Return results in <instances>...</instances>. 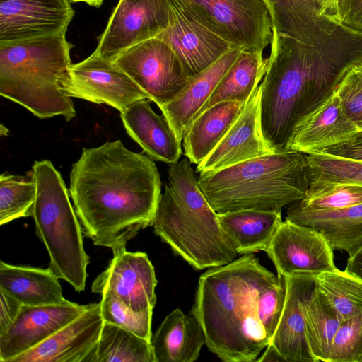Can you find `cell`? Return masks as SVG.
Here are the masks:
<instances>
[{"label": "cell", "instance_id": "1", "mask_svg": "<svg viewBox=\"0 0 362 362\" xmlns=\"http://www.w3.org/2000/svg\"><path fill=\"white\" fill-rule=\"evenodd\" d=\"M259 98L263 140L272 153L288 151L297 124L320 105L354 66L362 64V31L311 0L290 34L272 28Z\"/></svg>", "mask_w": 362, "mask_h": 362}, {"label": "cell", "instance_id": "2", "mask_svg": "<svg viewBox=\"0 0 362 362\" xmlns=\"http://www.w3.org/2000/svg\"><path fill=\"white\" fill-rule=\"evenodd\" d=\"M69 194L85 235L114 255L152 226L161 180L152 158L117 140L83 149L72 165Z\"/></svg>", "mask_w": 362, "mask_h": 362}, {"label": "cell", "instance_id": "3", "mask_svg": "<svg viewBox=\"0 0 362 362\" xmlns=\"http://www.w3.org/2000/svg\"><path fill=\"white\" fill-rule=\"evenodd\" d=\"M279 278L252 254L199 276L190 315L201 325L211 352L225 362L256 361L270 342L257 317V296Z\"/></svg>", "mask_w": 362, "mask_h": 362}, {"label": "cell", "instance_id": "4", "mask_svg": "<svg viewBox=\"0 0 362 362\" xmlns=\"http://www.w3.org/2000/svg\"><path fill=\"white\" fill-rule=\"evenodd\" d=\"M191 164L184 158L169 165L168 182L152 226L175 254L203 270L228 264L238 253L202 192Z\"/></svg>", "mask_w": 362, "mask_h": 362}, {"label": "cell", "instance_id": "5", "mask_svg": "<svg viewBox=\"0 0 362 362\" xmlns=\"http://www.w3.org/2000/svg\"><path fill=\"white\" fill-rule=\"evenodd\" d=\"M198 182L217 214L241 209L281 211L304 197L310 170L305 154L289 150L201 174Z\"/></svg>", "mask_w": 362, "mask_h": 362}, {"label": "cell", "instance_id": "6", "mask_svg": "<svg viewBox=\"0 0 362 362\" xmlns=\"http://www.w3.org/2000/svg\"><path fill=\"white\" fill-rule=\"evenodd\" d=\"M65 34L0 45L1 95L40 119H74V102L59 83L71 64L70 51L74 47Z\"/></svg>", "mask_w": 362, "mask_h": 362}, {"label": "cell", "instance_id": "7", "mask_svg": "<svg viewBox=\"0 0 362 362\" xmlns=\"http://www.w3.org/2000/svg\"><path fill=\"white\" fill-rule=\"evenodd\" d=\"M30 174L37 189L31 216L48 252L49 268L76 291H84L90 257L65 182L49 160L35 161Z\"/></svg>", "mask_w": 362, "mask_h": 362}, {"label": "cell", "instance_id": "8", "mask_svg": "<svg viewBox=\"0 0 362 362\" xmlns=\"http://www.w3.org/2000/svg\"><path fill=\"white\" fill-rule=\"evenodd\" d=\"M188 18L235 47L263 52L272 38L266 0H173Z\"/></svg>", "mask_w": 362, "mask_h": 362}, {"label": "cell", "instance_id": "9", "mask_svg": "<svg viewBox=\"0 0 362 362\" xmlns=\"http://www.w3.org/2000/svg\"><path fill=\"white\" fill-rule=\"evenodd\" d=\"M114 62L158 107L175 100L190 79L173 49L158 37L128 48Z\"/></svg>", "mask_w": 362, "mask_h": 362}, {"label": "cell", "instance_id": "10", "mask_svg": "<svg viewBox=\"0 0 362 362\" xmlns=\"http://www.w3.org/2000/svg\"><path fill=\"white\" fill-rule=\"evenodd\" d=\"M63 92L70 98L105 104L119 112L148 95L112 60L94 52L71 64L61 76Z\"/></svg>", "mask_w": 362, "mask_h": 362}, {"label": "cell", "instance_id": "11", "mask_svg": "<svg viewBox=\"0 0 362 362\" xmlns=\"http://www.w3.org/2000/svg\"><path fill=\"white\" fill-rule=\"evenodd\" d=\"M169 21L168 0H119L93 52L114 61L128 48L156 37Z\"/></svg>", "mask_w": 362, "mask_h": 362}, {"label": "cell", "instance_id": "12", "mask_svg": "<svg viewBox=\"0 0 362 362\" xmlns=\"http://www.w3.org/2000/svg\"><path fill=\"white\" fill-rule=\"evenodd\" d=\"M266 252L279 276L337 268L334 250L320 232L287 219L281 223Z\"/></svg>", "mask_w": 362, "mask_h": 362}, {"label": "cell", "instance_id": "13", "mask_svg": "<svg viewBox=\"0 0 362 362\" xmlns=\"http://www.w3.org/2000/svg\"><path fill=\"white\" fill-rule=\"evenodd\" d=\"M70 0H0V45L66 33Z\"/></svg>", "mask_w": 362, "mask_h": 362}, {"label": "cell", "instance_id": "14", "mask_svg": "<svg viewBox=\"0 0 362 362\" xmlns=\"http://www.w3.org/2000/svg\"><path fill=\"white\" fill-rule=\"evenodd\" d=\"M157 279L145 252L124 250L114 255L108 267L93 281L91 291L115 296L135 311H152Z\"/></svg>", "mask_w": 362, "mask_h": 362}, {"label": "cell", "instance_id": "15", "mask_svg": "<svg viewBox=\"0 0 362 362\" xmlns=\"http://www.w3.org/2000/svg\"><path fill=\"white\" fill-rule=\"evenodd\" d=\"M168 1L169 24L156 37L173 49L189 78L238 47L186 16L173 0Z\"/></svg>", "mask_w": 362, "mask_h": 362}, {"label": "cell", "instance_id": "16", "mask_svg": "<svg viewBox=\"0 0 362 362\" xmlns=\"http://www.w3.org/2000/svg\"><path fill=\"white\" fill-rule=\"evenodd\" d=\"M86 307L68 300L58 305H23L12 326L0 335V362H10L37 346L79 316Z\"/></svg>", "mask_w": 362, "mask_h": 362}, {"label": "cell", "instance_id": "17", "mask_svg": "<svg viewBox=\"0 0 362 362\" xmlns=\"http://www.w3.org/2000/svg\"><path fill=\"white\" fill-rule=\"evenodd\" d=\"M103 324L100 303L88 304L79 316L10 362H85L99 340Z\"/></svg>", "mask_w": 362, "mask_h": 362}, {"label": "cell", "instance_id": "18", "mask_svg": "<svg viewBox=\"0 0 362 362\" xmlns=\"http://www.w3.org/2000/svg\"><path fill=\"white\" fill-rule=\"evenodd\" d=\"M260 92L259 85L216 146L197 165V173L217 171L272 153L261 133Z\"/></svg>", "mask_w": 362, "mask_h": 362}, {"label": "cell", "instance_id": "19", "mask_svg": "<svg viewBox=\"0 0 362 362\" xmlns=\"http://www.w3.org/2000/svg\"><path fill=\"white\" fill-rule=\"evenodd\" d=\"M315 274L299 273L284 276L286 300L269 344L285 361L316 362L308 345L303 316V305L314 289Z\"/></svg>", "mask_w": 362, "mask_h": 362}, {"label": "cell", "instance_id": "20", "mask_svg": "<svg viewBox=\"0 0 362 362\" xmlns=\"http://www.w3.org/2000/svg\"><path fill=\"white\" fill-rule=\"evenodd\" d=\"M359 129L349 118L335 89L295 127L287 150L305 154L349 139Z\"/></svg>", "mask_w": 362, "mask_h": 362}, {"label": "cell", "instance_id": "21", "mask_svg": "<svg viewBox=\"0 0 362 362\" xmlns=\"http://www.w3.org/2000/svg\"><path fill=\"white\" fill-rule=\"evenodd\" d=\"M148 99L134 102L120 117L128 135L154 160L173 164L182 155V141L165 116L156 114Z\"/></svg>", "mask_w": 362, "mask_h": 362}, {"label": "cell", "instance_id": "22", "mask_svg": "<svg viewBox=\"0 0 362 362\" xmlns=\"http://www.w3.org/2000/svg\"><path fill=\"white\" fill-rule=\"evenodd\" d=\"M244 49L238 47L226 53L210 66L191 78L175 100L159 107L181 141L187 127Z\"/></svg>", "mask_w": 362, "mask_h": 362}, {"label": "cell", "instance_id": "23", "mask_svg": "<svg viewBox=\"0 0 362 362\" xmlns=\"http://www.w3.org/2000/svg\"><path fill=\"white\" fill-rule=\"evenodd\" d=\"M285 219L316 229L334 250L351 255L362 245V204L335 210H307L291 204Z\"/></svg>", "mask_w": 362, "mask_h": 362}, {"label": "cell", "instance_id": "24", "mask_svg": "<svg viewBox=\"0 0 362 362\" xmlns=\"http://www.w3.org/2000/svg\"><path fill=\"white\" fill-rule=\"evenodd\" d=\"M151 342L156 362H193L206 338L196 318L176 308L165 317Z\"/></svg>", "mask_w": 362, "mask_h": 362}, {"label": "cell", "instance_id": "25", "mask_svg": "<svg viewBox=\"0 0 362 362\" xmlns=\"http://www.w3.org/2000/svg\"><path fill=\"white\" fill-rule=\"evenodd\" d=\"M220 225L238 254L267 252L282 223L281 211L241 209L218 214Z\"/></svg>", "mask_w": 362, "mask_h": 362}, {"label": "cell", "instance_id": "26", "mask_svg": "<svg viewBox=\"0 0 362 362\" xmlns=\"http://www.w3.org/2000/svg\"><path fill=\"white\" fill-rule=\"evenodd\" d=\"M58 279L49 267L41 269L0 262V289L13 296L23 305L64 303L66 299Z\"/></svg>", "mask_w": 362, "mask_h": 362}, {"label": "cell", "instance_id": "27", "mask_svg": "<svg viewBox=\"0 0 362 362\" xmlns=\"http://www.w3.org/2000/svg\"><path fill=\"white\" fill-rule=\"evenodd\" d=\"M246 103L239 100L218 103L200 113L184 132V154L199 165L216 146Z\"/></svg>", "mask_w": 362, "mask_h": 362}, {"label": "cell", "instance_id": "28", "mask_svg": "<svg viewBox=\"0 0 362 362\" xmlns=\"http://www.w3.org/2000/svg\"><path fill=\"white\" fill-rule=\"evenodd\" d=\"M262 53L243 49L194 119L222 101L239 100L246 103L267 71L268 58H264Z\"/></svg>", "mask_w": 362, "mask_h": 362}, {"label": "cell", "instance_id": "29", "mask_svg": "<svg viewBox=\"0 0 362 362\" xmlns=\"http://www.w3.org/2000/svg\"><path fill=\"white\" fill-rule=\"evenodd\" d=\"M85 362H156L151 341L104 322L99 340Z\"/></svg>", "mask_w": 362, "mask_h": 362}, {"label": "cell", "instance_id": "30", "mask_svg": "<svg viewBox=\"0 0 362 362\" xmlns=\"http://www.w3.org/2000/svg\"><path fill=\"white\" fill-rule=\"evenodd\" d=\"M315 288L343 322L362 313V279L335 268L315 276Z\"/></svg>", "mask_w": 362, "mask_h": 362}, {"label": "cell", "instance_id": "31", "mask_svg": "<svg viewBox=\"0 0 362 362\" xmlns=\"http://www.w3.org/2000/svg\"><path fill=\"white\" fill-rule=\"evenodd\" d=\"M305 337L316 362H327L333 339L342 321L315 288L303 305Z\"/></svg>", "mask_w": 362, "mask_h": 362}, {"label": "cell", "instance_id": "32", "mask_svg": "<svg viewBox=\"0 0 362 362\" xmlns=\"http://www.w3.org/2000/svg\"><path fill=\"white\" fill-rule=\"evenodd\" d=\"M36 185L30 174L1 173L0 176V225L31 216L36 197Z\"/></svg>", "mask_w": 362, "mask_h": 362}, {"label": "cell", "instance_id": "33", "mask_svg": "<svg viewBox=\"0 0 362 362\" xmlns=\"http://www.w3.org/2000/svg\"><path fill=\"white\" fill-rule=\"evenodd\" d=\"M305 156L310 170L309 187L346 182L362 185V161L320 152Z\"/></svg>", "mask_w": 362, "mask_h": 362}, {"label": "cell", "instance_id": "34", "mask_svg": "<svg viewBox=\"0 0 362 362\" xmlns=\"http://www.w3.org/2000/svg\"><path fill=\"white\" fill-rule=\"evenodd\" d=\"M362 204V185L337 183L308 187L305 195L291 204L307 210H335Z\"/></svg>", "mask_w": 362, "mask_h": 362}, {"label": "cell", "instance_id": "35", "mask_svg": "<svg viewBox=\"0 0 362 362\" xmlns=\"http://www.w3.org/2000/svg\"><path fill=\"white\" fill-rule=\"evenodd\" d=\"M101 296L99 303L104 322L117 325L151 341L152 311H135L112 295Z\"/></svg>", "mask_w": 362, "mask_h": 362}, {"label": "cell", "instance_id": "36", "mask_svg": "<svg viewBox=\"0 0 362 362\" xmlns=\"http://www.w3.org/2000/svg\"><path fill=\"white\" fill-rule=\"evenodd\" d=\"M327 362H362V313L341 322Z\"/></svg>", "mask_w": 362, "mask_h": 362}, {"label": "cell", "instance_id": "37", "mask_svg": "<svg viewBox=\"0 0 362 362\" xmlns=\"http://www.w3.org/2000/svg\"><path fill=\"white\" fill-rule=\"evenodd\" d=\"M286 288L284 276L262 288L256 300L257 314L271 341L279 322L286 300Z\"/></svg>", "mask_w": 362, "mask_h": 362}, {"label": "cell", "instance_id": "38", "mask_svg": "<svg viewBox=\"0 0 362 362\" xmlns=\"http://www.w3.org/2000/svg\"><path fill=\"white\" fill-rule=\"evenodd\" d=\"M335 90L349 118L362 130V64L350 69Z\"/></svg>", "mask_w": 362, "mask_h": 362}, {"label": "cell", "instance_id": "39", "mask_svg": "<svg viewBox=\"0 0 362 362\" xmlns=\"http://www.w3.org/2000/svg\"><path fill=\"white\" fill-rule=\"evenodd\" d=\"M317 152L362 161V130H359L346 141L325 148Z\"/></svg>", "mask_w": 362, "mask_h": 362}, {"label": "cell", "instance_id": "40", "mask_svg": "<svg viewBox=\"0 0 362 362\" xmlns=\"http://www.w3.org/2000/svg\"><path fill=\"white\" fill-rule=\"evenodd\" d=\"M334 14L346 25L362 31V0H337Z\"/></svg>", "mask_w": 362, "mask_h": 362}, {"label": "cell", "instance_id": "41", "mask_svg": "<svg viewBox=\"0 0 362 362\" xmlns=\"http://www.w3.org/2000/svg\"><path fill=\"white\" fill-rule=\"evenodd\" d=\"M0 335H2L12 326L23 305L2 289H0Z\"/></svg>", "mask_w": 362, "mask_h": 362}, {"label": "cell", "instance_id": "42", "mask_svg": "<svg viewBox=\"0 0 362 362\" xmlns=\"http://www.w3.org/2000/svg\"><path fill=\"white\" fill-rule=\"evenodd\" d=\"M349 256L346 269L362 279V245Z\"/></svg>", "mask_w": 362, "mask_h": 362}, {"label": "cell", "instance_id": "43", "mask_svg": "<svg viewBox=\"0 0 362 362\" xmlns=\"http://www.w3.org/2000/svg\"><path fill=\"white\" fill-rule=\"evenodd\" d=\"M256 361H285L277 349L271 344L266 347L264 354Z\"/></svg>", "mask_w": 362, "mask_h": 362}, {"label": "cell", "instance_id": "44", "mask_svg": "<svg viewBox=\"0 0 362 362\" xmlns=\"http://www.w3.org/2000/svg\"><path fill=\"white\" fill-rule=\"evenodd\" d=\"M320 7L325 12L334 14L337 0H315Z\"/></svg>", "mask_w": 362, "mask_h": 362}, {"label": "cell", "instance_id": "45", "mask_svg": "<svg viewBox=\"0 0 362 362\" xmlns=\"http://www.w3.org/2000/svg\"><path fill=\"white\" fill-rule=\"evenodd\" d=\"M71 2H84L91 6L100 7L104 0H70Z\"/></svg>", "mask_w": 362, "mask_h": 362}, {"label": "cell", "instance_id": "46", "mask_svg": "<svg viewBox=\"0 0 362 362\" xmlns=\"http://www.w3.org/2000/svg\"><path fill=\"white\" fill-rule=\"evenodd\" d=\"M9 133L8 129L4 127L2 124H1L0 127V134L1 136H6Z\"/></svg>", "mask_w": 362, "mask_h": 362}]
</instances>
